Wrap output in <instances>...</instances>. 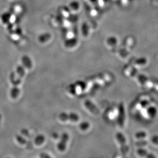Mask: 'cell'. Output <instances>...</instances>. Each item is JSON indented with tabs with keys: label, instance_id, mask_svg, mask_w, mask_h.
Returning <instances> with one entry per match:
<instances>
[{
	"label": "cell",
	"instance_id": "6da1fadb",
	"mask_svg": "<svg viewBox=\"0 0 158 158\" xmlns=\"http://www.w3.org/2000/svg\"><path fill=\"white\" fill-rule=\"evenodd\" d=\"M22 65L16 68V72H13L10 75V80L13 86L10 91V96L13 99L18 97L20 90L18 86L25 74L26 69H30L32 66V62L28 56L24 55L22 58Z\"/></svg>",
	"mask_w": 158,
	"mask_h": 158
},
{
	"label": "cell",
	"instance_id": "7a4b0ae2",
	"mask_svg": "<svg viewBox=\"0 0 158 158\" xmlns=\"http://www.w3.org/2000/svg\"><path fill=\"white\" fill-rule=\"evenodd\" d=\"M116 137L120 146L121 154L123 156H126L129 151V147L126 144V137L121 132H118L116 134Z\"/></svg>",
	"mask_w": 158,
	"mask_h": 158
},
{
	"label": "cell",
	"instance_id": "3957f363",
	"mask_svg": "<svg viewBox=\"0 0 158 158\" xmlns=\"http://www.w3.org/2000/svg\"><path fill=\"white\" fill-rule=\"evenodd\" d=\"M58 117L59 119L63 121H71L72 122H77L79 120V116L74 113L67 114L63 112L59 114Z\"/></svg>",
	"mask_w": 158,
	"mask_h": 158
},
{
	"label": "cell",
	"instance_id": "277c9868",
	"mask_svg": "<svg viewBox=\"0 0 158 158\" xmlns=\"http://www.w3.org/2000/svg\"><path fill=\"white\" fill-rule=\"evenodd\" d=\"M119 113L118 117V123L120 128H123L124 120H125V110H124V104L123 103H120L119 106Z\"/></svg>",
	"mask_w": 158,
	"mask_h": 158
},
{
	"label": "cell",
	"instance_id": "5b68a950",
	"mask_svg": "<svg viewBox=\"0 0 158 158\" xmlns=\"http://www.w3.org/2000/svg\"><path fill=\"white\" fill-rule=\"evenodd\" d=\"M69 139V136L66 133H63L61 135V140L58 144V151L63 152L66 150V144Z\"/></svg>",
	"mask_w": 158,
	"mask_h": 158
},
{
	"label": "cell",
	"instance_id": "8992f818",
	"mask_svg": "<svg viewBox=\"0 0 158 158\" xmlns=\"http://www.w3.org/2000/svg\"><path fill=\"white\" fill-rule=\"evenodd\" d=\"M84 104L86 109L92 114L95 115L99 114L100 111L99 109L97 108V106H96L95 104H94L93 103H92V101H91L89 100H86L85 101Z\"/></svg>",
	"mask_w": 158,
	"mask_h": 158
},
{
	"label": "cell",
	"instance_id": "52a82bcc",
	"mask_svg": "<svg viewBox=\"0 0 158 158\" xmlns=\"http://www.w3.org/2000/svg\"><path fill=\"white\" fill-rule=\"evenodd\" d=\"M137 154L140 156L142 157H146V158H155L156 157L154 156V155L146 151L145 149H142V148H140L137 150Z\"/></svg>",
	"mask_w": 158,
	"mask_h": 158
},
{
	"label": "cell",
	"instance_id": "ba28073f",
	"mask_svg": "<svg viewBox=\"0 0 158 158\" xmlns=\"http://www.w3.org/2000/svg\"><path fill=\"white\" fill-rule=\"evenodd\" d=\"M51 38V35L49 33H44L41 34L40 36H38V40L41 43H44L48 41Z\"/></svg>",
	"mask_w": 158,
	"mask_h": 158
},
{
	"label": "cell",
	"instance_id": "9c48e42d",
	"mask_svg": "<svg viewBox=\"0 0 158 158\" xmlns=\"http://www.w3.org/2000/svg\"><path fill=\"white\" fill-rule=\"evenodd\" d=\"M77 43V40L76 38H71V39H69L66 40L65 41V46L68 48H71L75 46Z\"/></svg>",
	"mask_w": 158,
	"mask_h": 158
},
{
	"label": "cell",
	"instance_id": "30bf717a",
	"mask_svg": "<svg viewBox=\"0 0 158 158\" xmlns=\"http://www.w3.org/2000/svg\"><path fill=\"white\" fill-rule=\"evenodd\" d=\"M45 140V137L43 135H39L34 139V143L37 145H40L43 143Z\"/></svg>",
	"mask_w": 158,
	"mask_h": 158
},
{
	"label": "cell",
	"instance_id": "8fae6325",
	"mask_svg": "<svg viewBox=\"0 0 158 158\" xmlns=\"http://www.w3.org/2000/svg\"><path fill=\"white\" fill-rule=\"evenodd\" d=\"M108 45L110 46H114L117 43V40L114 36H111L107 39L106 41Z\"/></svg>",
	"mask_w": 158,
	"mask_h": 158
},
{
	"label": "cell",
	"instance_id": "7c38bea8",
	"mask_svg": "<svg viewBox=\"0 0 158 158\" xmlns=\"http://www.w3.org/2000/svg\"><path fill=\"white\" fill-rule=\"evenodd\" d=\"M70 6L74 10H77L80 8V4L77 1H73L70 3Z\"/></svg>",
	"mask_w": 158,
	"mask_h": 158
},
{
	"label": "cell",
	"instance_id": "4fadbf2b",
	"mask_svg": "<svg viewBox=\"0 0 158 158\" xmlns=\"http://www.w3.org/2000/svg\"><path fill=\"white\" fill-rule=\"evenodd\" d=\"M79 128L83 131H85L90 128V123L88 122L84 121L80 124Z\"/></svg>",
	"mask_w": 158,
	"mask_h": 158
},
{
	"label": "cell",
	"instance_id": "5bb4252c",
	"mask_svg": "<svg viewBox=\"0 0 158 158\" xmlns=\"http://www.w3.org/2000/svg\"><path fill=\"white\" fill-rule=\"evenodd\" d=\"M16 140L19 143L21 144H25L26 143H27V141H26V140L25 139L23 138V137L20 136L19 135H17L16 137Z\"/></svg>",
	"mask_w": 158,
	"mask_h": 158
},
{
	"label": "cell",
	"instance_id": "9a60e30c",
	"mask_svg": "<svg viewBox=\"0 0 158 158\" xmlns=\"http://www.w3.org/2000/svg\"><path fill=\"white\" fill-rule=\"evenodd\" d=\"M147 136V134L145 132L143 131H140L136 133L135 134V137H136L137 139H142L145 138Z\"/></svg>",
	"mask_w": 158,
	"mask_h": 158
},
{
	"label": "cell",
	"instance_id": "2e32d148",
	"mask_svg": "<svg viewBox=\"0 0 158 158\" xmlns=\"http://www.w3.org/2000/svg\"><path fill=\"white\" fill-rule=\"evenodd\" d=\"M147 62V61L145 58H140L138 59H137L135 61V63L136 65H144Z\"/></svg>",
	"mask_w": 158,
	"mask_h": 158
},
{
	"label": "cell",
	"instance_id": "e0dca14e",
	"mask_svg": "<svg viewBox=\"0 0 158 158\" xmlns=\"http://www.w3.org/2000/svg\"><path fill=\"white\" fill-rule=\"evenodd\" d=\"M151 141L154 144L158 145V135H156V136H153L151 138Z\"/></svg>",
	"mask_w": 158,
	"mask_h": 158
},
{
	"label": "cell",
	"instance_id": "ac0fdd59",
	"mask_svg": "<svg viewBox=\"0 0 158 158\" xmlns=\"http://www.w3.org/2000/svg\"><path fill=\"white\" fill-rule=\"evenodd\" d=\"M40 157L43 158H50V156L46 153H41L40 155Z\"/></svg>",
	"mask_w": 158,
	"mask_h": 158
},
{
	"label": "cell",
	"instance_id": "d6986e66",
	"mask_svg": "<svg viewBox=\"0 0 158 158\" xmlns=\"http://www.w3.org/2000/svg\"><path fill=\"white\" fill-rule=\"evenodd\" d=\"M21 132H22V134L23 135H25V136H29V132L28 131V130L26 129H22V131H21Z\"/></svg>",
	"mask_w": 158,
	"mask_h": 158
},
{
	"label": "cell",
	"instance_id": "ffe728a7",
	"mask_svg": "<svg viewBox=\"0 0 158 158\" xmlns=\"http://www.w3.org/2000/svg\"><path fill=\"white\" fill-rule=\"evenodd\" d=\"M146 144H147V142H146V141H140V142L137 143V145H146Z\"/></svg>",
	"mask_w": 158,
	"mask_h": 158
},
{
	"label": "cell",
	"instance_id": "44dd1931",
	"mask_svg": "<svg viewBox=\"0 0 158 158\" xmlns=\"http://www.w3.org/2000/svg\"><path fill=\"white\" fill-rule=\"evenodd\" d=\"M1 119H2V115L0 114V120H1Z\"/></svg>",
	"mask_w": 158,
	"mask_h": 158
}]
</instances>
